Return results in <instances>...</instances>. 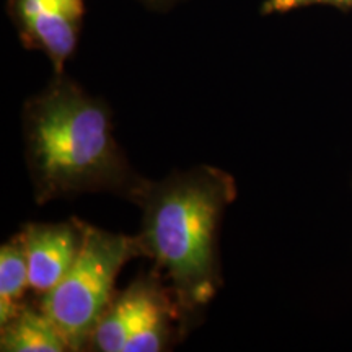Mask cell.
Instances as JSON below:
<instances>
[{"instance_id": "cell-10", "label": "cell", "mask_w": 352, "mask_h": 352, "mask_svg": "<svg viewBox=\"0 0 352 352\" xmlns=\"http://www.w3.org/2000/svg\"><path fill=\"white\" fill-rule=\"evenodd\" d=\"M138 2L142 3L144 7L151 8V10L166 12V10H170V8L178 6V3L184 2V0H138Z\"/></svg>"}, {"instance_id": "cell-4", "label": "cell", "mask_w": 352, "mask_h": 352, "mask_svg": "<svg viewBox=\"0 0 352 352\" xmlns=\"http://www.w3.org/2000/svg\"><path fill=\"white\" fill-rule=\"evenodd\" d=\"M7 13L26 50L43 52L54 74L64 72L77 51L85 0H7Z\"/></svg>"}, {"instance_id": "cell-1", "label": "cell", "mask_w": 352, "mask_h": 352, "mask_svg": "<svg viewBox=\"0 0 352 352\" xmlns=\"http://www.w3.org/2000/svg\"><path fill=\"white\" fill-rule=\"evenodd\" d=\"M21 135L33 197L50 204L88 192L132 202L147 182L114 134L113 111L80 83L54 74L21 108Z\"/></svg>"}, {"instance_id": "cell-8", "label": "cell", "mask_w": 352, "mask_h": 352, "mask_svg": "<svg viewBox=\"0 0 352 352\" xmlns=\"http://www.w3.org/2000/svg\"><path fill=\"white\" fill-rule=\"evenodd\" d=\"M28 263L19 233L0 248V324L7 323L28 302Z\"/></svg>"}, {"instance_id": "cell-5", "label": "cell", "mask_w": 352, "mask_h": 352, "mask_svg": "<svg viewBox=\"0 0 352 352\" xmlns=\"http://www.w3.org/2000/svg\"><path fill=\"white\" fill-rule=\"evenodd\" d=\"M176 302L160 270L135 277L124 290L116 292L94 333L87 351L124 352L127 341L162 307Z\"/></svg>"}, {"instance_id": "cell-6", "label": "cell", "mask_w": 352, "mask_h": 352, "mask_svg": "<svg viewBox=\"0 0 352 352\" xmlns=\"http://www.w3.org/2000/svg\"><path fill=\"white\" fill-rule=\"evenodd\" d=\"M87 222L70 217L64 222H30L19 236L28 263L30 287L36 297L54 289L80 252Z\"/></svg>"}, {"instance_id": "cell-9", "label": "cell", "mask_w": 352, "mask_h": 352, "mask_svg": "<svg viewBox=\"0 0 352 352\" xmlns=\"http://www.w3.org/2000/svg\"><path fill=\"white\" fill-rule=\"evenodd\" d=\"M311 6L352 8V0H264L261 6V13L263 15H276V13H287Z\"/></svg>"}, {"instance_id": "cell-7", "label": "cell", "mask_w": 352, "mask_h": 352, "mask_svg": "<svg viewBox=\"0 0 352 352\" xmlns=\"http://www.w3.org/2000/svg\"><path fill=\"white\" fill-rule=\"evenodd\" d=\"M2 352H70L69 342L38 300H28L7 323L0 324Z\"/></svg>"}, {"instance_id": "cell-2", "label": "cell", "mask_w": 352, "mask_h": 352, "mask_svg": "<svg viewBox=\"0 0 352 352\" xmlns=\"http://www.w3.org/2000/svg\"><path fill=\"white\" fill-rule=\"evenodd\" d=\"M235 199L236 183L230 173L196 165L147 179L132 201L142 214L135 235L144 256L168 283L184 334L222 287L219 235L223 214Z\"/></svg>"}, {"instance_id": "cell-3", "label": "cell", "mask_w": 352, "mask_h": 352, "mask_svg": "<svg viewBox=\"0 0 352 352\" xmlns=\"http://www.w3.org/2000/svg\"><path fill=\"white\" fill-rule=\"evenodd\" d=\"M142 256L138 235L114 233L88 223L76 261L54 289L36 297L72 352L88 349L91 333L116 296L122 267Z\"/></svg>"}]
</instances>
